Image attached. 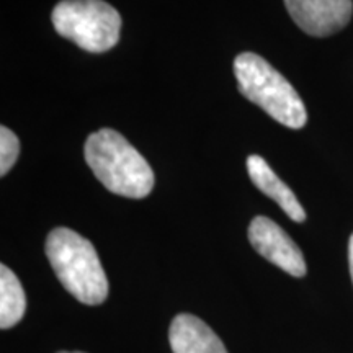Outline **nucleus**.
Returning <instances> with one entry per match:
<instances>
[{
  "mask_svg": "<svg viewBox=\"0 0 353 353\" xmlns=\"http://www.w3.org/2000/svg\"><path fill=\"white\" fill-rule=\"evenodd\" d=\"M247 172H249L250 180L263 195L272 198L273 201L280 206L281 210L288 214L290 219L303 223L306 221V211L298 201L296 195L293 193L288 185L278 176L268 162L260 156H249L247 157Z\"/></svg>",
  "mask_w": 353,
  "mask_h": 353,
  "instance_id": "8",
  "label": "nucleus"
},
{
  "mask_svg": "<svg viewBox=\"0 0 353 353\" xmlns=\"http://www.w3.org/2000/svg\"><path fill=\"white\" fill-rule=\"evenodd\" d=\"M44 250L57 280L77 301L97 306L107 299L108 280L90 241L72 229L56 228Z\"/></svg>",
  "mask_w": 353,
  "mask_h": 353,
  "instance_id": "2",
  "label": "nucleus"
},
{
  "mask_svg": "<svg viewBox=\"0 0 353 353\" xmlns=\"http://www.w3.org/2000/svg\"><path fill=\"white\" fill-rule=\"evenodd\" d=\"M348 265H350V275L353 281V234L350 237V242H348Z\"/></svg>",
  "mask_w": 353,
  "mask_h": 353,
  "instance_id": "11",
  "label": "nucleus"
},
{
  "mask_svg": "<svg viewBox=\"0 0 353 353\" xmlns=\"http://www.w3.org/2000/svg\"><path fill=\"white\" fill-rule=\"evenodd\" d=\"M51 20L61 37L88 52H105L120 41V13L103 0H63Z\"/></svg>",
  "mask_w": 353,
  "mask_h": 353,
  "instance_id": "4",
  "label": "nucleus"
},
{
  "mask_svg": "<svg viewBox=\"0 0 353 353\" xmlns=\"http://www.w3.org/2000/svg\"><path fill=\"white\" fill-rule=\"evenodd\" d=\"M20 154V141L15 132L7 126L0 128V175H7V172L15 165Z\"/></svg>",
  "mask_w": 353,
  "mask_h": 353,
  "instance_id": "10",
  "label": "nucleus"
},
{
  "mask_svg": "<svg viewBox=\"0 0 353 353\" xmlns=\"http://www.w3.org/2000/svg\"><path fill=\"white\" fill-rule=\"evenodd\" d=\"M26 296L23 286L7 265H0V327L12 329L23 319Z\"/></svg>",
  "mask_w": 353,
  "mask_h": 353,
  "instance_id": "9",
  "label": "nucleus"
},
{
  "mask_svg": "<svg viewBox=\"0 0 353 353\" xmlns=\"http://www.w3.org/2000/svg\"><path fill=\"white\" fill-rule=\"evenodd\" d=\"M83 156L105 188L126 198H144L154 188V172L120 132L103 128L85 141Z\"/></svg>",
  "mask_w": 353,
  "mask_h": 353,
  "instance_id": "1",
  "label": "nucleus"
},
{
  "mask_svg": "<svg viewBox=\"0 0 353 353\" xmlns=\"http://www.w3.org/2000/svg\"><path fill=\"white\" fill-rule=\"evenodd\" d=\"M249 241L257 252L291 276L301 278L307 268L304 255L291 237L275 221L257 216L249 226Z\"/></svg>",
  "mask_w": 353,
  "mask_h": 353,
  "instance_id": "5",
  "label": "nucleus"
},
{
  "mask_svg": "<svg viewBox=\"0 0 353 353\" xmlns=\"http://www.w3.org/2000/svg\"><path fill=\"white\" fill-rule=\"evenodd\" d=\"M169 342L174 353H228L213 329L192 314L174 317L169 329Z\"/></svg>",
  "mask_w": 353,
  "mask_h": 353,
  "instance_id": "7",
  "label": "nucleus"
},
{
  "mask_svg": "<svg viewBox=\"0 0 353 353\" xmlns=\"http://www.w3.org/2000/svg\"><path fill=\"white\" fill-rule=\"evenodd\" d=\"M59 353H83V352H59Z\"/></svg>",
  "mask_w": 353,
  "mask_h": 353,
  "instance_id": "12",
  "label": "nucleus"
},
{
  "mask_svg": "<svg viewBox=\"0 0 353 353\" xmlns=\"http://www.w3.org/2000/svg\"><path fill=\"white\" fill-rule=\"evenodd\" d=\"M234 76L241 94L273 120L291 130H301L306 125L307 112L301 97L263 57L255 52H242L234 61Z\"/></svg>",
  "mask_w": 353,
  "mask_h": 353,
  "instance_id": "3",
  "label": "nucleus"
},
{
  "mask_svg": "<svg viewBox=\"0 0 353 353\" xmlns=\"http://www.w3.org/2000/svg\"><path fill=\"white\" fill-rule=\"evenodd\" d=\"M286 10L304 33L325 38L350 23L352 0H285Z\"/></svg>",
  "mask_w": 353,
  "mask_h": 353,
  "instance_id": "6",
  "label": "nucleus"
}]
</instances>
